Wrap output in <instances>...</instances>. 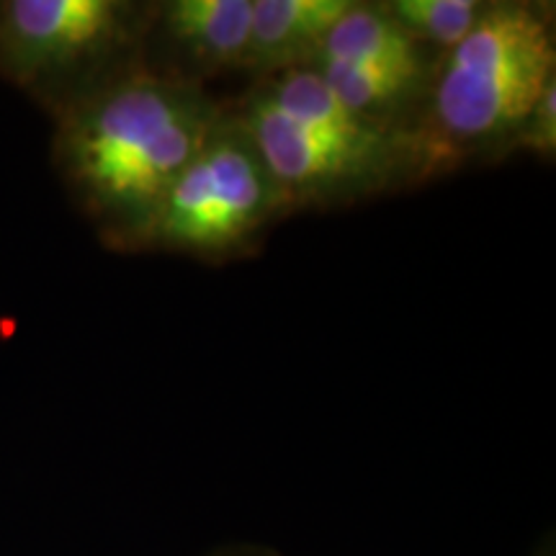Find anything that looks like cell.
Instances as JSON below:
<instances>
[{
    "label": "cell",
    "mask_w": 556,
    "mask_h": 556,
    "mask_svg": "<svg viewBox=\"0 0 556 556\" xmlns=\"http://www.w3.org/2000/svg\"><path fill=\"white\" fill-rule=\"evenodd\" d=\"M353 0H253L242 73L255 80L312 67Z\"/></svg>",
    "instance_id": "cell-7"
},
{
    "label": "cell",
    "mask_w": 556,
    "mask_h": 556,
    "mask_svg": "<svg viewBox=\"0 0 556 556\" xmlns=\"http://www.w3.org/2000/svg\"><path fill=\"white\" fill-rule=\"evenodd\" d=\"M516 152H528L541 160H554L556 152V83H552L533 109L528 111L526 119L518 124L510 139H507L503 157L516 155Z\"/></svg>",
    "instance_id": "cell-11"
},
{
    "label": "cell",
    "mask_w": 556,
    "mask_h": 556,
    "mask_svg": "<svg viewBox=\"0 0 556 556\" xmlns=\"http://www.w3.org/2000/svg\"><path fill=\"white\" fill-rule=\"evenodd\" d=\"M208 556H278V554L268 552V548L263 546H229V548H219V552Z\"/></svg>",
    "instance_id": "cell-12"
},
{
    "label": "cell",
    "mask_w": 556,
    "mask_h": 556,
    "mask_svg": "<svg viewBox=\"0 0 556 556\" xmlns=\"http://www.w3.org/2000/svg\"><path fill=\"white\" fill-rule=\"evenodd\" d=\"M556 83V37L546 5L486 0L477 26L435 60L428 96L409 122L420 180L471 157L503 160L513 131Z\"/></svg>",
    "instance_id": "cell-2"
},
{
    "label": "cell",
    "mask_w": 556,
    "mask_h": 556,
    "mask_svg": "<svg viewBox=\"0 0 556 556\" xmlns=\"http://www.w3.org/2000/svg\"><path fill=\"white\" fill-rule=\"evenodd\" d=\"M283 193L235 111L225 106L160 208L152 250L229 261L253 253L287 217Z\"/></svg>",
    "instance_id": "cell-5"
},
{
    "label": "cell",
    "mask_w": 556,
    "mask_h": 556,
    "mask_svg": "<svg viewBox=\"0 0 556 556\" xmlns=\"http://www.w3.org/2000/svg\"><path fill=\"white\" fill-rule=\"evenodd\" d=\"M536 556H554V552H552V548H548V552H546V548H544V552H539Z\"/></svg>",
    "instance_id": "cell-13"
},
{
    "label": "cell",
    "mask_w": 556,
    "mask_h": 556,
    "mask_svg": "<svg viewBox=\"0 0 556 556\" xmlns=\"http://www.w3.org/2000/svg\"><path fill=\"white\" fill-rule=\"evenodd\" d=\"M229 109L258 148L289 214L422 184L409 131L353 114L312 67L255 80Z\"/></svg>",
    "instance_id": "cell-3"
},
{
    "label": "cell",
    "mask_w": 556,
    "mask_h": 556,
    "mask_svg": "<svg viewBox=\"0 0 556 556\" xmlns=\"http://www.w3.org/2000/svg\"><path fill=\"white\" fill-rule=\"evenodd\" d=\"M319 60L374 62V65H417L433 62L435 54L422 50L381 3H358L343 13L325 39ZM312 62V65H315Z\"/></svg>",
    "instance_id": "cell-9"
},
{
    "label": "cell",
    "mask_w": 556,
    "mask_h": 556,
    "mask_svg": "<svg viewBox=\"0 0 556 556\" xmlns=\"http://www.w3.org/2000/svg\"><path fill=\"white\" fill-rule=\"evenodd\" d=\"M152 3L0 0V78L52 119L144 65Z\"/></svg>",
    "instance_id": "cell-4"
},
{
    "label": "cell",
    "mask_w": 556,
    "mask_h": 556,
    "mask_svg": "<svg viewBox=\"0 0 556 556\" xmlns=\"http://www.w3.org/2000/svg\"><path fill=\"white\" fill-rule=\"evenodd\" d=\"M381 5L422 50L441 58L475 29L486 0H387Z\"/></svg>",
    "instance_id": "cell-10"
},
{
    "label": "cell",
    "mask_w": 556,
    "mask_h": 556,
    "mask_svg": "<svg viewBox=\"0 0 556 556\" xmlns=\"http://www.w3.org/2000/svg\"><path fill=\"white\" fill-rule=\"evenodd\" d=\"M253 0H168L155 3L144 47L157 60L144 65L165 78L204 86L208 78L242 73Z\"/></svg>",
    "instance_id": "cell-6"
},
{
    "label": "cell",
    "mask_w": 556,
    "mask_h": 556,
    "mask_svg": "<svg viewBox=\"0 0 556 556\" xmlns=\"http://www.w3.org/2000/svg\"><path fill=\"white\" fill-rule=\"evenodd\" d=\"M435 60L417 65L319 60L312 70L353 114L384 127L407 129L426 101Z\"/></svg>",
    "instance_id": "cell-8"
},
{
    "label": "cell",
    "mask_w": 556,
    "mask_h": 556,
    "mask_svg": "<svg viewBox=\"0 0 556 556\" xmlns=\"http://www.w3.org/2000/svg\"><path fill=\"white\" fill-rule=\"evenodd\" d=\"M222 109L204 86L139 65L52 119L54 170L103 245L152 250L165 197Z\"/></svg>",
    "instance_id": "cell-1"
}]
</instances>
